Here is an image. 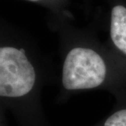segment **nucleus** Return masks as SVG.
Instances as JSON below:
<instances>
[{"mask_svg": "<svg viewBox=\"0 0 126 126\" xmlns=\"http://www.w3.org/2000/svg\"><path fill=\"white\" fill-rule=\"evenodd\" d=\"M107 89L117 99L126 97L125 88L111 79L108 65L94 49L75 47L67 52L62 65L61 94Z\"/></svg>", "mask_w": 126, "mask_h": 126, "instance_id": "nucleus-2", "label": "nucleus"}, {"mask_svg": "<svg viewBox=\"0 0 126 126\" xmlns=\"http://www.w3.org/2000/svg\"><path fill=\"white\" fill-rule=\"evenodd\" d=\"M94 126H126V97L117 99L112 112Z\"/></svg>", "mask_w": 126, "mask_h": 126, "instance_id": "nucleus-4", "label": "nucleus"}, {"mask_svg": "<svg viewBox=\"0 0 126 126\" xmlns=\"http://www.w3.org/2000/svg\"><path fill=\"white\" fill-rule=\"evenodd\" d=\"M43 85L34 65L23 48H0L1 105L9 109L23 126H48L40 102Z\"/></svg>", "mask_w": 126, "mask_h": 126, "instance_id": "nucleus-1", "label": "nucleus"}, {"mask_svg": "<svg viewBox=\"0 0 126 126\" xmlns=\"http://www.w3.org/2000/svg\"><path fill=\"white\" fill-rule=\"evenodd\" d=\"M110 35L115 48L126 56V8L125 7L115 6L113 7Z\"/></svg>", "mask_w": 126, "mask_h": 126, "instance_id": "nucleus-3", "label": "nucleus"}, {"mask_svg": "<svg viewBox=\"0 0 126 126\" xmlns=\"http://www.w3.org/2000/svg\"><path fill=\"white\" fill-rule=\"evenodd\" d=\"M31 1H37V0H31Z\"/></svg>", "mask_w": 126, "mask_h": 126, "instance_id": "nucleus-5", "label": "nucleus"}]
</instances>
